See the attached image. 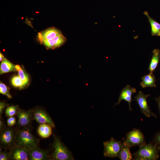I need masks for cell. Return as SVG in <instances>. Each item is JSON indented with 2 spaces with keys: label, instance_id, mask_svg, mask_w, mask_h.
I'll list each match as a JSON object with an SVG mask.
<instances>
[{
  "label": "cell",
  "instance_id": "obj_1",
  "mask_svg": "<svg viewBox=\"0 0 160 160\" xmlns=\"http://www.w3.org/2000/svg\"><path fill=\"white\" fill-rule=\"evenodd\" d=\"M38 37L40 43L49 49L59 47L66 41L61 31L54 27L49 28L38 33Z\"/></svg>",
  "mask_w": 160,
  "mask_h": 160
},
{
  "label": "cell",
  "instance_id": "obj_2",
  "mask_svg": "<svg viewBox=\"0 0 160 160\" xmlns=\"http://www.w3.org/2000/svg\"><path fill=\"white\" fill-rule=\"evenodd\" d=\"M16 129L15 145L28 150L38 146L39 140L32 134L30 128Z\"/></svg>",
  "mask_w": 160,
  "mask_h": 160
},
{
  "label": "cell",
  "instance_id": "obj_3",
  "mask_svg": "<svg viewBox=\"0 0 160 160\" xmlns=\"http://www.w3.org/2000/svg\"><path fill=\"white\" fill-rule=\"evenodd\" d=\"M138 150L133 154L135 160H156L159 157L157 146L152 141L140 146Z\"/></svg>",
  "mask_w": 160,
  "mask_h": 160
},
{
  "label": "cell",
  "instance_id": "obj_4",
  "mask_svg": "<svg viewBox=\"0 0 160 160\" xmlns=\"http://www.w3.org/2000/svg\"><path fill=\"white\" fill-rule=\"evenodd\" d=\"M52 146V153L50 155L49 160H74L71 152L60 139L56 136L54 137Z\"/></svg>",
  "mask_w": 160,
  "mask_h": 160
},
{
  "label": "cell",
  "instance_id": "obj_5",
  "mask_svg": "<svg viewBox=\"0 0 160 160\" xmlns=\"http://www.w3.org/2000/svg\"><path fill=\"white\" fill-rule=\"evenodd\" d=\"M121 141H119L111 137L110 140L103 142L104 156L113 158L119 157L122 146Z\"/></svg>",
  "mask_w": 160,
  "mask_h": 160
},
{
  "label": "cell",
  "instance_id": "obj_6",
  "mask_svg": "<svg viewBox=\"0 0 160 160\" xmlns=\"http://www.w3.org/2000/svg\"><path fill=\"white\" fill-rule=\"evenodd\" d=\"M16 129L6 127L0 132V146L2 148L9 149L15 145Z\"/></svg>",
  "mask_w": 160,
  "mask_h": 160
},
{
  "label": "cell",
  "instance_id": "obj_7",
  "mask_svg": "<svg viewBox=\"0 0 160 160\" xmlns=\"http://www.w3.org/2000/svg\"><path fill=\"white\" fill-rule=\"evenodd\" d=\"M124 141L130 148L146 143L143 134L140 130L136 129H133L126 134Z\"/></svg>",
  "mask_w": 160,
  "mask_h": 160
},
{
  "label": "cell",
  "instance_id": "obj_8",
  "mask_svg": "<svg viewBox=\"0 0 160 160\" xmlns=\"http://www.w3.org/2000/svg\"><path fill=\"white\" fill-rule=\"evenodd\" d=\"M33 110H25L20 109L16 115L18 118L17 128H31L33 118Z\"/></svg>",
  "mask_w": 160,
  "mask_h": 160
},
{
  "label": "cell",
  "instance_id": "obj_9",
  "mask_svg": "<svg viewBox=\"0 0 160 160\" xmlns=\"http://www.w3.org/2000/svg\"><path fill=\"white\" fill-rule=\"evenodd\" d=\"M149 96V94H144L142 92L140 91L135 97V100L137 101L139 106L141 112L145 116L148 117L152 116L157 118L155 113L151 111L148 105L147 98Z\"/></svg>",
  "mask_w": 160,
  "mask_h": 160
},
{
  "label": "cell",
  "instance_id": "obj_10",
  "mask_svg": "<svg viewBox=\"0 0 160 160\" xmlns=\"http://www.w3.org/2000/svg\"><path fill=\"white\" fill-rule=\"evenodd\" d=\"M33 110V120H35L40 124L46 123L53 128L55 127L51 118L45 110L39 108Z\"/></svg>",
  "mask_w": 160,
  "mask_h": 160
},
{
  "label": "cell",
  "instance_id": "obj_11",
  "mask_svg": "<svg viewBox=\"0 0 160 160\" xmlns=\"http://www.w3.org/2000/svg\"><path fill=\"white\" fill-rule=\"evenodd\" d=\"M9 160H29L28 150L16 145L9 149Z\"/></svg>",
  "mask_w": 160,
  "mask_h": 160
},
{
  "label": "cell",
  "instance_id": "obj_12",
  "mask_svg": "<svg viewBox=\"0 0 160 160\" xmlns=\"http://www.w3.org/2000/svg\"><path fill=\"white\" fill-rule=\"evenodd\" d=\"M28 151L29 160H49L50 154L48 150L41 149L38 146L28 150Z\"/></svg>",
  "mask_w": 160,
  "mask_h": 160
},
{
  "label": "cell",
  "instance_id": "obj_13",
  "mask_svg": "<svg viewBox=\"0 0 160 160\" xmlns=\"http://www.w3.org/2000/svg\"><path fill=\"white\" fill-rule=\"evenodd\" d=\"M136 92L135 88L132 87L129 85H127L121 91L118 99V102L115 104V105L119 104L122 100H124L128 102L129 110L132 111L131 107V104L132 100V96Z\"/></svg>",
  "mask_w": 160,
  "mask_h": 160
},
{
  "label": "cell",
  "instance_id": "obj_14",
  "mask_svg": "<svg viewBox=\"0 0 160 160\" xmlns=\"http://www.w3.org/2000/svg\"><path fill=\"white\" fill-rule=\"evenodd\" d=\"M142 81L140 86L143 88L147 87H156L155 77L153 72H150L148 74L145 75L142 77Z\"/></svg>",
  "mask_w": 160,
  "mask_h": 160
},
{
  "label": "cell",
  "instance_id": "obj_15",
  "mask_svg": "<svg viewBox=\"0 0 160 160\" xmlns=\"http://www.w3.org/2000/svg\"><path fill=\"white\" fill-rule=\"evenodd\" d=\"M144 14L148 17L150 24L152 36H160V24L151 18L149 15L148 12L145 11Z\"/></svg>",
  "mask_w": 160,
  "mask_h": 160
},
{
  "label": "cell",
  "instance_id": "obj_16",
  "mask_svg": "<svg viewBox=\"0 0 160 160\" xmlns=\"http://www.w3.org/2000/svg\"><path fill=\"white\" fill-rule=\"evenodd\" d=\"M52 127L46 123L40 124L39 126L37 132L41 138H46L49 137L52 134Z\"/></svg>",
  "mask_w": 160,
  "mask_h": 160
},
{
  "label": "cell",
  "instance_id": "obj_17",
  "mask_svg": "<svg viewBox=\"0 0 160 160\" xmlns=\"http://www.w3.org/2000/svg\"><path fill=\"white\" fill-rule=\"evenodd\" d=\"M160 57V51L158 49H155L153 51V55L149 67V71L153 72L156 68L159 63Z\"/></svg>",
  "mask_w": 160,
  "mask_h": 160
},
{
  "label": "cell",
  "instance_id": "obj_18",
  "mask_svg": "<svg viewBox=\"0 0 160 160\" xmlns=\"http://www.w3.org/2000/svg\"><path fill=\"white\" fill-rule=\"evenodd\" d=\"M130 148L127 145L124 140L122 143V146L119 156L121 160H131L133 159L130 152Z\"/></svg>",
  "mask_w": 160,
  "mask_h": 160
},
{
  "label": "cell",
  "instance_id": "obj_19",
  "mask_svg": "<svg viewBox=\"0 0 160 160\" xmlns=\"http://www.w3.org/2000/svg\"><path fill=\"white\" fill-rule=\"evenodd\" d=\"M0 74L17 71L15 66L11 63L4 58L0 65Z\"/></svg>",
  "mask_w": 160,
  "mask_h": 160
},
{
  "label": "cell",
  "instance_id": "obj_20",
  "mask_svg": "<svg viewBox=\"0 0 160 160\" xmlns=\"http://www.w3.org/2000/svg\"><path fill=\"white\" fill-rule=\"evenodd\" d=\"M15 67L17 71H18L19 76L25 85H26L29 81V78L28 75L20 65H15Z\"/></svg>",
  "mask_w": 160,
  "mask_h": 160
},
{
  "label": "cell",
  "instance_id": "obj_21",
  "mask_svg": "<svg viewBox=\"0 0 160 160\" xmlns=\"http://www.w3.org/2000/svg\"><path fill=\"white\" fill-rule=\"evenodd\" d=\"M20 109L18 106H8L5 111V115L8 117L14 116L16 115Z\"/></svg>",
  "mask_w": 160,
  "mask_h": 160
},
{
  "label": "cell",
  "instance_id": "obj_22",
  "mask_svg": "<svg viewBox=\"0 0 160 160\" xmlns=\"http://www.w3.org/2000/svg\"><path fill=\"white\" fill-rule=\"evenodd\" d=\"M12 85L16 87L22 89L25 85L19 76H15L11 79Z\"/></svg>",
  "mask_w": 160,
  "mask_h": 160
},
{
  "label": "cell",
  "instance_id": "obj_23",
  "mask_svg": "<svg viewBox=\"0 0 160 160\" xmlns=\"http://www.w3.org/2000/svg\"><path fill=\"white\" fill-rule=\"evenodd\" d=\"M9 89L8 87L4 84L0 82V93L6 96L8 98L11 99L12 97L9 91Z\"/></svg>",
  "mask_w": 160,
  "mask_h": 160
},
{
  "label": "cell",
  "instance_id": "obj_24",
  "mask_svg": "<svg viewBox=\"0 0 160 160\" xmlns=\"http://www.w3.org/2000/svg\"><path fill=\"white\" fill-rule=\"evenodd\" d=\"M7 150V149H5L4 151L0 152V160H9V152Z\"/></svg>",
  "mask_w": 160,
  "mask_h": 160
},
{
  "label": "cell",
  "instance_id": "obj_25",
  "mask_svg": "<svg viewBox=\"0 0 160 160\" xmlns=\"http://www.w3.org/2000/svg\"><path fill=\"white\" fill-rule=\"evenodd\" d=\"M16 123V119L14 116L9 117L7 120V124L8 127H12Z\"/></svg>",
  "mask_w": 160,
  "mask_h": 160
},
{
  "label": "cell",
  "instance_id": "obj_26",
  "mask_svg": "<svg viewBox=\"0 0 160 160\" xmlns=\"http://www.w3.org/2000/svg\"><path fill=\"white\" fill-rule=\"evenodd\" d=\"M153 142L157 146L160 145V131L155 135L153 138Z\"/></svg>",
  "mask_w": 160,
  "mask_h": 160
},
{
  "label": "cell",
  "instance_id": "obj_27",
  "mask_svg": "<svg viewBox=\"0 0 160 160\" xmlns=\"http://www.w3.org/2000/svg\"><path fill=\"white\" fill-rule=\"evenodd\" d=\"M8 106V104L4 101L0 102V116H2V115L5 108Z\"/></svg>",
  "mask_w": 160,
  "mask_h": 160
},
{
  "label": "cell",
  "instance_id": "obj_28",
  "mask_svg": "<svg viewBox=\"0 0 160 160\" xmlns=\"http://www.w3.org/2000/svg\"><path fill=\"white\" fill-rule=\"evenodd\" d=\"M6 127L2 116H0V132H1Z\"/></svg>",
  "mask_w": 160,
  "mask_h": 160
},
{
  "label": "cell",
  "instance_id": "obj_29",
  "mask_svg": "<svg viewBox=\"0 0 160 160\" xmlns=\"http://www.w3.org/2000/svg\"><path fill=\"white\" fill-rule=\"evenodd\" d=\"M155 100L158 104L159 112L160 115V95L159 97L155 98Z\"/></svg>",
  "mask_w": 160,
  "mask_h": 160
},
{
  "label": "cell",
  "instance_id": "obj_30",
  "mask_svg": "<svg viewBox=\"0 0 160 160\" xmlns=\"http://www.w3.org/2000/svg\"><path fill=\"white\" fill-rule=\"evenodd\" d=\"M5 57L0 52V61H2Z\"/></svg>",
  "mask_w": 160,
  "mask_h": 160
},
{
  "label": "cell",
  "instance_id": "obj_31",
  "mask_svg": "<svg viewBox=\"0 0 160 160\" xmlns=\"http://www.w3.org/2000/svg\"><path fill=\"white\" fill-rule=\"evenodd\" d=\"M158 149L159 150V151L160 152V145L157 146Z\"/></svg>",
  "mask_w": 160,
  "mask_h": 160
}]
</instances>
